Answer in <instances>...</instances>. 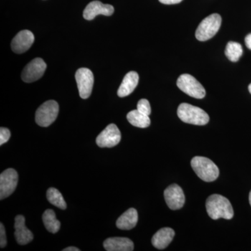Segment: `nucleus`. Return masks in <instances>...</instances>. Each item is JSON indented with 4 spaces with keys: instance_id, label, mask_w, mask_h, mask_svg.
I'll list each match as a JSON object with an SVG mask.
<instances>
[{
    "instance_id": "obj_1",
    "label": "nucleus",
    "mask_w": 251,
    "mask_h": 251,
    "mask_svg": "<svg viewBox=\"0 0 251 251\" xmlns=\"http://www.w3.org/2000/svg\"><path fill=\"white\" fill-rule=\"evenodd\" d=\"M208 215L213 220L232 219L234 216L233 208L227 198L219 194L211 195L206 201Z\"/></svg>"
},
{
    "instance_id": "obj_2",
    "label": "nucleus",
    "mask_w": 251,
    "mask_h": 251,
    "mask_svg": "<svg viewBox=\"0 0 251 251\" xmlns=\"http://www.w3.org/2000/svg\"><path fill=\"white\" fill-rule=\"evenodd\" d=\"M191 164L198 177L203 181L211 182L219 177V168L214 162L206 157H194L191 160Z\"/></svg>"
},
{
    "instance_id": "obj_3",
    "label": "nucleus",
    "mask_w": 251,
    "mask_h": 251,
    "mask_svg": "<svg viewBox=\"0 0 251 251\" xmlns=\"http://www.w3.org/2000/svg\"><path fill=\"white\" fill-rule=\"evenodd\" d=\"M177 115L181 121L193 125H206L209 121V115L204 110L186 103L180 104Z\"/></svg>"
},
{
    "instance_id": "obj_4",
    "label": "nucleus",
    "mask_w": 251,
    "mask_h": 251,
    "mask_svg": "<svg viewBox=\"0 0 251 251\" xmlns=\"http://www.w3.org/2000/svg\"><path fill=\"white\" fill-rule=\"evenodd\" d=\"M221 23L222 18L218 14H213L204 18L196 31V39L198 41H206L214 37L219 31Z\"/></svg>"
},
{
    "instance_id": "obj_5",
    "label": "nucleus",
    "mask_w": 251,
    "mask_h": 251,
    "mask_svg": "<svg viewBox=\"0 0 251 251\" xmlns=\"http://www.w3.org/2000/svg\"><path fill=\"white\" fill-rule=\"evenodd\" d=\"M59 113V105L55 100H50L43 103L36 112L35 120L38 125L48 127L52 125Z\"/></svg>"
},
{
    "instance_id": "obj_6",
    "label": "nucleus",
    "mask_w": 251,
    "mask_h": 251,
    "mask_svg": "<svg viewBox=\"0 0 251 251\" xmlns=\"http://www.w3.org/2000/svg\"><path fill=\"white\" fill-rule=\"evenodd\" d=\"M176 85L183 92L196 99H203L206 91L199 81L190 74H182L176 82Z\"/></svg>"
},
{
    "instance_id": "obj_7",
    "label": "nucleus",
    "mask_w": 251,
    "mask_h": 251,
    "mask_svg": "<svg viewBox=\"0 0 251 251\" xmlns=\"http://www.w3.org/2000/svg\"><path fill=\"white\" fill-rule=\"evenodd\" d=\"M94 79L93 73L87 68H80L75 73V80L81 98L87 99L90 97L93 89Z\"/></svg>"
},
{
    "instance_id": "obj_8",
    "label": "nucleus",
    "mask_w": 251,
    "mask_h": 251,
    "mask_svg": "<svg viewBox=\"0 0 251 251\" xmlns=\"http://www.w3.org/2000/svg\"><path fill=\"white\" fill-rule=\"evenodd\" d=\"M18 175L12 168H9L0 175V200L9 197L17 187Z\"/></svg>"
},
{
    "instance_id": "obj_9",
    "label": "nucleus",
    "mask_w": 251,
    "mask_h": 251,
    "mask_svg": "<svg viewBox=\"0 0 251 251\" xmlns=\"http://www.w3.org/2000/svg\"><path fill=\"white\" fill-rule=\"evenodd\" d=\"M121 138V132L118 127L114 124H111L97 136L96 142L100 148H111L118 145Z\"/></svg>"
},
{
    "instance_id": "obj_10",
    "label": "nucleus",
    "mask_w": 251,
    "mask_h": 251,
    "mask_svg": "<svg viewBox=\"0 0 251 251\" xmlns=\"http://www.w3.org/2000/svg\"><path fill=\"white\" fill-rule=\"evenodd\" d=\"M46 62L41 58H35L23 69L21 77L25 82H33L39 80L46 72Z\"/></svg>"
},
{
    "instance_id": "obj_11",
    "label": "nucleus",
    "mask_w": 251,
    "mask_h": 251,
    "mask_svg": "<svg viewBox=\"0 0 251 251\" xmlns=\"http://www.w3.org/2000/svg\"><path fill=\"white\" fill-rule=\"evenodd\" d=\"M165 201L172 210H177L184 205L185 196L182 188L177 184H172L164 191Z\"/></svg>"
},
{
    "instance_id": "obj_12",
    "label": "nucleus",
    "mask_w": 251,
    "mask_h": 251,
    "mask_svg": "<svg viewBox=\"0 0 251 251\" xmlns=\"http://www.w3.org/2000/svg\"><path fill=\"white\" fill-rule=\"evenodd\" d=\"M34 41V36L31 31L23 30L18 33L11 42V49L18 54L26 52L32 46Z\"/></svg>"
},
{
    "instance_id": "obj_13",
    "label": "nucleus",
    "mask_w": 251,
    "mask_h": 251,
    "mask_svg": "<svg viewBox=\"0 0 251 251\" xmlns=\"http://www.w3.org/2000/svg\"><path fill=\"white\" fill-rule=\"evenodd\" d=\"M114 11L115 9L112 5L103 4L100 1H93L86 6L83 11V17L87 21H92L98 15L112 16Z\"/></svg>"
},
{
    "instance_id": "obj_14",
    "label": "nucleus",
    "mask_w": 251,
    "mask_h": 251,
    "mask_svg": "<svg viewBox=\"0 0 251 251\" xmlns=\"http://www.w3.org/2000/svg\"><path fill=\"white\" fill-rule=\"evenodd\" d=\"M15 237L20 245L29 244L34 239L32 232L25 226V219L22 215H18L15 219Z\"/></svg>"
},
{
    "instance_id": "obj_15",
    "label": "nucleus",
    "mask_w": 251,
    "mask_h": 251,
    "mask_svg": "<svg viewBox=\"0 0 251 251\" xmlns=\"http://www.w3.org/2000/svg\"><path fill=\"white\" fill-rule=\"evenodd\" d=\"M103 247L108 251H132L134 249L133 242L125 237L108 238L104 242Z\"/></svg>"
},
{
    "instance_id": "obj_16",
    "label": "nucleus",
    "mask_w": 251,
    "mask_h": 251,
    "mask_svg": "<svg viewBox=\"0 0 251 251\" xmlns=\"http://www.w3.org/2000/svg\"><path fill=\"white\" fill-rule=\"evenodd\" d=\"M139 82V75L138 73L130 72L126 74L121 85L117 91V95L120 97H125L130 95L136 88Z\"/></svg>"
},
{
    "instance_id": "obj_17",
    "label": "nucleus",
    "mask_w": 251,
    "mask_h": 251,
    "mask_svg": "<svg viewBox=\"0 0 251 251\" xmlns=\"http://www.w3.org/2000/svg\"><path fill=\"white\" fill-rule=\"evenodd\" d=\"M175 234L174 229L171 227H163L153 236L151 239L152 245L157 249L163 250L171 244Z\"/></svg>"
},
{
    "instance_id": "obj_18",
    "label": "nucleus",
    "mask_w": 251,
    "mask_h": 251,
    "mask_svg": "<svg viewBox=\"0 0 251 251\" xmlns=\"http://www.w3.org/2000/svg\"><path fill=\"white\" fill-rule=\"evenodd\" d=\"M138 221V211L134 208H130L117 219V227L124 230H129L134 228Z\"/></svg>"
},
{
    "instance_id": "obj_19",
    "label": "nucleus",
    "mask_w": 251,
    "mask_h": 251,
    "mask_svg": "<svg viewBox=\"0 0 251 251\" xmlns=\"http://www.w3.org/2000/svg\"><path fill=\"white\" fill-rule=\"evenodd\" d=\"M127 120L130 125L138 128H148L151 124L150 117L138 111V110H132L128 112Z\"/></svg>"
},
{
    "instance_id": "obj_20",
    "label": "nucleus",
    "mask_w": 251,
    "mask_h": 251,
    "mask_svg": "<svg viewBox=\"0 0 251 251\" xmlns=\"http://www.w3.org/2000/svg\"><path fill=\"white\" fill-rule=\"evenodd\" d=\"M43 222L46 229L51 233H57L60 229V222L56 218L55 213L52 209H47L42 216Z\"/></svg>"
},
{
    "instance_id": "obj_21",
    "label": "nucleus",
    "mask_w": 251,
    "mask_h": 251,
    "mask_svg": "<svg viewBox=\"0 0 251 251\" xmlns=\"http://www.w3.org/2000/svg\"><path fill=\"white\" fill-rule=\"evenodd\" d=\"M225 53L231 62H237L243 54L242 46L239 43L229 41L226 46Z\"/></svg>"
},
{
    "instance_id": "obj_22",
    "label": "nucleus",
    "mask_w": 251,
    "mask_h": 251,
    "mask_svg": "<svg viewBox=\"0 0 251 251\" xmlns=\"http://www.w3.org/2000/svg\"><path fill=\"white\" fill-rule=\"evenodd\" d=\"M47 198L51 204L61 209H67V203L64 201L62 195L58 190L54 188H50L47 191Z\"/></svg>"
},
{
    "instance_id": "obj_23",
    "label": "nucleus",
    "mask_w": 251,
    "mask_h": 251,
    "mask_svg": "<svg viewBox=\"0 0 251 251\" xmlns=\"http://www.w3.org/2000/svg\"><path fill=\"white\" fill-rule=\"evenodd\" d=\"M137 110L142 112V113L150 116L151 112L150 102L147 99H141L138 101V105H137Z\"/></svg>"
},
{
    "instance_id": "obj_24",
    "label": "nucleus",
    "mask_w": 251,
    "mask_h": 251,
    "mask_svg": "<svg viewBox=\"0 0 251 251\" xmlns=\"http://www.w3.org/2000/svg\"><path fill=\"white\" fill-rule=\"evenodd\" d=\"M11 137V132L8 128L1 127L0 128V145L7 143Z\"/></svg>"
},
{
    "instance_id": "obj_25",
    "label": "nucleus",
    "mask_w": 251,
    "mask_h": 251,
    "mask_svg": "<svg viewBox=\"0 0 251 251\" xmlns=\"http://www.w3.org/2000/svg\"><path fill=\"white\" fill-rule=\"evenodd\" d=\"M6 244H7V240H6L4 226L2 224H0V247L4 248Z\"/></svg>"
},
{
    "instance_id": "obj_26",
    "label": "nucleus",
    "mask_w": 251,
    "mask_h": 251,
    "mask_svg": "<svg viewBox=\"0 0 251 251\" xmlns=\"http://www.w3.org/2000/svg\"><path fill=\"white\" fill-rule=\"evenodd\" d=\"M183 0H159L160 2L164 4H176L182 1Z\"/></svg>"
},
{
    "instance_id": "obj_27",
    "label": "nucleus",
    "mask_w": 251,
    "mask_h": 251,
    "mask_svg": "<svg viewBox=\"0 0 251 251\" xmlns=\"http://www.w3.org/2000/svg\"><path fill=\"white\" fill-rule=\"evenodd\" d=\"M245 44L248 49L251 50V34H249L245 38Z\"/></svg>"
},
{
    "instance_id": "obj_28",
    "label": "nucleus",
    "mask_w": 251,
    "mask_h": 251,
    "mask_svg": "<svg viewBox=\"0 0 251 251\" xmlns=\"http://www.w3.org/2000/svg\"><path fill=\"white\" fill-rule=\"evenodd\" d=\"M80 249H77L76 247H70L66 248V249H63V251H80Z\"/></svg>"
},
{
    "instance_id": "obj_29",
    "label": "nucleus",
    "mask_w": 251,
    "mask_h": 251,
    "mask_svg": "<svg viewBox=\"0 0 251 251\" xmlns=\"http://www.w3.org/2000/svg\"><path fill=\"white\" fill-rule=\"evenodd\" d=\"M249 202H250V204L251 206V191L250 192V194H249Z\"/></svg>"
},
{
    "instance_id": "obj_30",
    "label": "nucleus",
    "mask_w": 251,
    "mask_h": 251,
    "mask_svg": "<svg viewBox=\"0 0 251 251\" xmlns=\"http://www.w3.org/2000/svg\"><path fill=\"white\" fill-rule=\"evenodd\" d=\"M249 92H250V93L251 94V83L249 86Z\"/></svg>"
}]
</instances>
